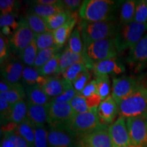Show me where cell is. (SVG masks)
Segmentation results:
<instances>
[{"mask_svg": "<svg viewBox=\"0 0 147 147\" xmlns=\"http://www.w3.org/2000/svg\"><path fill=\"white\" fill-rule=\"evenodd\" d=\"M69 104H59L51 101L48 104V121L50 128L65 129L74 115Z\"/></svg>", "mask_w": 147, "mask_h": 147, "instance_id": "obj_8", "label": "cell"}, {"mask_svg": "<svg viewBox=\"0 0 147 147\" xmlns=\"http://www.w3.org/2000/svg\"><path fill=\"white\" fill-rule=\"evenodd\" d=\"M35 34L29 28L25 18H21L18 22V27L8 39V47L14 55L19 56L34 40Z\"/></svg>", "mask_w": 147, "mask_h": 147, "instance_id": "obj_7", "label": "cell"}, {"mask_svg": "<svg viewBox=\"0 0 147 147\" xmlns=\"http://www.w3.org/2000/svg\"><path fill=\"white\" fill-rule=\"evenodd\" d=\"M11 113H12V105L5 102L3 98L0 97V115H1V126L11 123Z\"/></svg>", "mask_w": 147, "mask_h": 147, "instance_id": "obj_43", "label": "cell"}, {"mask_svg": "<svg viewBox=\"0 0 147 147\" xmlns=\"http://www.w3.org/2000/svg\"><path fill=\"white\" fill-rule=\"evenodd\" d=\"M71 14L72 13H70L68 11L63 10L54 14V15L45 18L44 19L47 23L49 31L53 32V31L59 28L62 25H63L66 22L68 21Z\"/></svg>", "mask_w": 147, "mask_h": 147, "instance_id": "obj_28", "label": "cell"}, {"mask_svg": "<svg viewBox=\"0 0 147 147\" xmlns=\"http://www.w3.org/2000/svg\"><path fill=\"white\" fill-rule=\"evenodd\" d=\"M94 75L99 76H117L125 71L123 64L117 57L93 63L92 67Z\"/></svg>", "mask_w": 147, "mask_h": 147, "instance_id": "obj_15", "label": "cell"}, {"mask_svg": "<svg viewBox=\"0 0 147 147\" xmlns=\"http://www.w3.org/2000/svg\"><path fill=\"white\" fill-rule=\"evenodd\" d=\"M59 1H57V0H36L34 1V2L38 4H42V5H53L56 4Z\"/></svg>", "mask_w": 147, "mask_h": 147, "instance_id": "obj_52", "label": "cell"}, {"mask_svg": "<svg viewBox=\"0 0 147 147\" xmlns=\"http://www.w3.org/2000/svg\"><path fill=\"white\" fill-rule=\"evenodd\" d=\"M134 22L138 23H147V1L146 0L136 1Z\"/></svg>", "mask_w": 147, "mask_h": 147, "instance_id": "obj_40", "label": "cell"}, {"mask_svg": "<svg viewBox=\"0 0 147 147\" xmlns=\"http://www.w3.org/2000/svg\"><path fill=\"white\" fill-rule=\"evenodd\" d=\"M3 137L7 138L12 141L16 147H29L26 141L20 136L15 131L5 132L3 133Z\"/></svg>", "mask_w": 147, "mask_h": 147, "instance_id": "obj_45", "label": "cell"}, {"mask_svg": "<svg viewBox=\"0 0 147 147\" xmlns=\"http://www.w3.org/2000/svg\"><path fill=\"white\" fill-rule=\"evenodd\" d=\"M1 147H16L14 143L5 137H3L1 142Z\"/></svg>", "mask_w": 147, "mask_h": 147, "instance_id": "obj_51", "label": "cell"}, {"mask_svg": "<svg viewBox=\"0 0 147 147\" xmlns=\"http://www.w3.org/2000/svg\"><path fill=\"white\" fill-rule=\"evenodd\" d=\"M25 19H26L29 28L35 34V36L47 32H51L48 28L44 18L40 17L36 14L29 12L26 14Z\"/></svg>", "mask_w": 147, "mask_h": 147, "instance_id": "obj_26", "label": "cell"}, {"mask_svg": "<svg viewBox=\"0 0 147 147\" xmlns=\"http://www.w3.org/2000/svg\"><path fill=\"white\" fill-rule=\"evenodd\" d=\"M15 131L21 136L29 144V147H34V129L30 123L27 121L17 125Z\"/></svg>", "mask_w": 147, "mask_h": 147, "instance_id": "obj_34", "label": "cell"}, {"mask_svg": "<svg viewBox=\"0 0 147 147\" xmlns=\"http://www.w3.org/2000/svg\"><path fill=\"white\" fill-rule=\"evenodd\" d=\"M88 69L87 65L84 62H79L73 64L66 69L63 72L61 73L63 78L65 80L72 83L85 70Z\"/></svg>", "mask_w": 147, "mask_h": 147, "instance_id": "obj_35", "label": "cell"}, {"mask_svg": "<svg viewBox=\"0 0 147 147\" xmlns=\"http://www.w3.org/2000/svg\"><path fill=\"white\" fill-rule=\"evenodd\" d=\"M63 3L65 10L70 13H76L80 10L82 1L80 0H63Z\"/></svg>", "mask_w": 147, "mask_h": 147, "instance_id": "obj_48", "label": "cell"}, {"mask_svg": "<svg viewBox=\"0 0 147 147\" xmlns=\"http://www.w3.org/2000/svg\"><path fill=\"white\" fill-rule=\"evenodd\" d=\"M108 132L113 147H128L131 142L126 124V119L119 117L108 126Z\"/></svg>", "mask_w": 147, "mask_h": 147, "instance_id": "obj_13", "label": "cell"}, {"mask_svg": "<svg viewBox=\"0 0 147 147\" xmlns=\"http://www.w3.org/2000/svg\"><path fill=\"white\" fill-rule=\"evenodd\" d=\"M62 48L63 47L55 46V47L49 48V49L38 51V55H37L36 61H35L34 67L37 69L40 68L45 63H47L49 60H51L53 57L59 53Z\"/></svg>", "mask_w": 147, "mask_h": 147, "instance_id": "obj_31", "label": "cell"}, {"mask_svg": "<svg viewBox=\"0 0 147 147\" xmlns=\"http://www.w3.org/2000/svg\"><path fill=\"white\" fill-rule=\"evenodd\" d=\"M67 48L76 54H84V45L78 27L74 28L68 39Z\"/></svg>", "mask_w": 147, "mask_h": 147, "instance_id": "obj_33", "label": "cell"}, {"mask_svg": "<svg viewBox=\"0 0 147 147\" xmlns=\"http://www.w3.org/2000/svg\"><path fill=\"white\" fill-rule=\"evenodd\" d=\"M77 94L78 93L74 89L72 84L69 83L61 94L52 99L51 101L56 103H59V104H69Z\"/></svg>", "mask_w": 147, "mask_h": 147, "instance_id": "obj_41", "label": "cell"}, {"mask_svg": "<svg viewBox=\"0 0 147 147\" xmlns=\"http://www.w3.org/2000/svg\"><path fill=\"white\" fill-rule=\"evenodd\" d=\"M97 108L87 113H75L66 125L65 129L76 138L83 136L102 125L97 113Z\"/></svg>", "mask_w": 147, "mask_h": 147, "instance_id": "obj_5", "label": "cell"}, {"mask_svg": "<svg viewBox=\"0 0 147 147\" xmlns=\"http://www.w3.org/2000/svg\"><path fill=\"white\" fill-rule=\"evenodd\" d=\"M80 94L84 97H89L95 95H99L98 91H97V82L95 81V80H91L84 87L83 90H82Z\"/></svg>", "mask_w": 147, "mask_h": 147, "instance_id": "obj_47", "label": "cell"}, {"mask_svg": "<svg viewBox=\"0 0 147 147\" xmlns=\"http://www.w3.org/2000/svg\"><path fill=\"white\" fill-rule=\"evenodd\" d=\"M34 147H49L48 131L45 126L34 127Z\"/></svg>", "mask_w": 147, "mask_h": 147, "instance_id": "obj_39", "label": "cell"}, {"mask_svg": "<svg viewBox=\"0 0 147 147\" xmlns=\"http://www.w3.org/2000/svg\"><path fill=\"white\" fill-rule=\"evenodd\" d=\"M18 2L14 0H1L0 1V10L1 14H16V10H18Z\"/></svg>", "mask_w": 147, "mask_h": 147, "instance_id": "obj_44", "label": "cell"}, {"mask_svg": "<svg viewBox=\"0 0 147 147\" xmlns=\"http://www.w3.org/2000/svg\"><path fill=\"white\" fill-rule=\"evenodd\" d=\"M25 96H26V92L24 86L21 83L10 91L0 93V97L3 98L5 102L11 105H13L20 101L24 100Z\"/></svg>", "mask_w": 147, "mask_h": 147, "instance_id": "obj_29", "label": "cell"}, {"mask_svg": "<svg viewBox=\"0 0 147 147\" xmlns=\"http://www.w3.org/2000/svg\"><path fill=\"white\" fill-rule=\"evenodd\" d=\"M145 117V118H146V119H147V114H146V116H145V117Z\"/></svg>", "mask_w": 147, "mask_h": 147, "instance_id": "obj_55", "label": "cell"}, {"mask_svg": "<svg viewBox=\"0 0 147 147\" xmlns=\"http://www.w3.org/2000/svg\"><path fill=\"white\" fill-rule=\"evenodd\" d=\"M61 53L62 52H60L57 54L42 67L38 69V71L42 76L45 77H52L53 75L61 73L59 65V60Z\"/></svg>", "mask_w": 147, "mask_h": 147, "instance_id": "obj_30", "label": "cell"}, {"mask_svg": "<svg viewBox=\"0 0 147 147\" xmlns=\"http://www.w3.org/2000/svg\"><path fill=\"white\" fill-rule=\"evenodd\" d=\"M147 32V23L141 24L136 22L121 25L119 23L114 41L117 52L121 53L131 49Z\"/></svg>", "mask_w": 147, "mask_h": 147, "instance_id": "obj_4", "label": "cell"}, {"mask_svg": "<svg viewBox=\"0 0 147 147\" xmlns=\"http://www.w3.org/2000/svg\"><path fill=\"white\" fill-rule=\"evenodd\" d=\"M27 115V102L25 100L12 105L10 122L19 125L26 121Z\"/></svg>", "mask_w": 147, "mask_h": 147, "instance_id": "obj_27", "label": "cell"}, {"mask_svg": "<svg viewBox=\"0 0 147 147\" xmlns=\"http://www.w3.org/2000/svg\"><path fill=\"white\" fill-rule=\"evenodd\" d=\"M127 63L136 71H140L147 67V34L129 49Z\"/></svg>", "mask_w": 147, "mask_h": 147, "instance_id": "obj_12", "label": "cell"}, {"mask_svg": "<svg viewBox=\"0 0 147 147\" xmlns=\"http://www.w3.org/2000/svg\"><path fill=\"white\" fill-rule=\"evenodd\" d=\"M24 88L26 92L27 102L40 106H46L51 102V99L45 94L41 86H24Z\"/></svg>", "mask_w": 147, "mask_h": 147, "instance_id": "obj_22", "label": "cell"}, {"mask_svg": "<svg viewBox=\"0 0 147 147\" xmlns=\"http://www.w3.org/2000/svg\"><path fill=\"white\" fill-rule=\"evenodd\" d=\"M35 40L38 51L55 47V42L53 32H47L35 36Z\"/></svg>", "mask_w": 147, "mask_h": 147, "instance_id": "obj_36", "label": "cell"}, {"mask_svg": "<svg viewBox=\"0 0 147 147\" xmlns=\"http://www.w3.org/2000/svg\"><path fill=\"white\" fill-rule=\"evenodd\" d=\"M78 16L76 13H72L69 18V20L66 23L58 28L56 30L53 31V34L54 36L55 45L58 47H63V45L67 40L69 39V36H71V33L74 31L75 25L78 22Z\"/></svg>", "mask_w": 147, "mask_h": 147, "instance_id": "obj_19", "label": "cell"}, {"mask_svg": "<svg viewBox=\"0 0 147 147\" xmlns=\"http://www.w3.org/2000/svg\"><path fill=\"white\" fill-rule=\"evenodd\" d=\"M84 54L92 70L93 63L117 57L114 38L99 40L84 47Z\"/></svg>", "mask_w": 147, "mask_h": 147, "instance_id": "obj_6", "label": "cell"}, {"mask_svg": "<svg viewBox=\"0 0 147 147\" xmlns=\"http://www.w3.org/2000/svg\"><path fill=\"white\" fill-rule=\"evenodd\" d=\"M24 67L21 60L13 57H9L1 64V78L10 83H20V80H22Z\"/></svg>", "mask_w": 147, "mask_h": 147, "instance_id": "obj_14", "label": "cell"}, {"mask_svg": "<svg viewBox=\"0 0 147 147\" xmlns=\"http://www.w3.org/2000/svg\"><path fill=\"white\" fill-rule=\"evenodd\" d=\"M48 142L49 147H76V138L65 129L50 128Z\"/></svg>", "mask_w": 147, "mask_h": 147, "instance_id": "obj_16", "label": "cell"}, {"mask_svg": "<svg viewBox=\"0 0 147 147\" xmlns=\"http://www.w3.org/2000/svg\"><path fill=\"white\" fill-rule=\"evenodd\" d=\"M31 4L32 6L29 8V12H32L44 18L65 10L63 1H59L56 4L53 5L38 4L34 1H32Z\"/></svg>", "mask_w": 147, "mask_h": 147, "instance_id": "obj_21", "label": "cell"}, {"mask_svg": "<svg viewBox=\"0 0 147 147\" xmlns=\"http://www.w3.org/2000/svg\"><path fill=\"white\" fill-rule=\"evenodd\" d=\"M48 78L49 77L42 76L35 67L25 66L23 71L22 81L23 86L40 85L42 87L47 81Z\"/></svg>", "mask_w": 147, "mask_h": 147, "instance_id": "obj_24", "label": "cell"}, {"mask_svg": "<svg viewBox=\"0 0 147 147\" xmlns=\"http://www.w3.org/2000/svg\"><path fill=\"white\" fill-rule=\"evenodd\" d=\"M79 62H84V63H85L88 69L89 70V63H88L87 58L84 56V54H76V53L71 52L68 48L66 47L62 51L60 57L59 65L61 72H63L66 69L68 68L69 66L72 65L74 63H79Z\"/></svg>", "mask_w": 147, "mask_h": 147, "instance_id": "obj_23", "label": "cell"}, {"mask_svg": "<svg viewBox=\"0 0 147 147\" xmlns=\"http://www.w3.org/2000/svg\"><path fill=\"white\" fill-rule=\"evenodd\" d=\"M38 53V49L37 47L35 38L31 44L27 47L25 50L22 51L19 55L20 60L23 65L27 67H34L35 61Z\"/></svg>", "mask_w": 147, "mask_h": 147, "instance_id": "obj_32", "label": "cell"}, {"mask_svg": "<svg viewBox=\"0 0 147 147\" xmlns=\"http://www.w3.org/2000/svg\"><path fill=\"white\" fill-rule=\"evenodd\" d=\"M76 147H113L108 125H102L93 131L77 138Z\"/></svg>", "mask_w": 147, "mask_h": 147, "instance_id": "obj_9", "label": "cell"}, {"mask_svg": "<svg viewBox=\"0 0 147 147\" xmlns=\"http://www.w3.org/2000/svg\"><path fill=\"white\" fill-rule=\"evenodd\" d=\"M126 124L131 144L147 147V119L144 117L126 119Z\"/></svg>", "mask_w": 147, "mask_h": 147, "instance_id": "obj_10", "label": "cell"}, {"mask_svg": "<svg viewBox=\"0 0 147 147\" xmlns=\"http://www.w3.org/2000/svg\"><path fill=\"white\" fill-rule=\"evenodd\" d=\"M119 24L116 21L90 22L80 19L78 27L84 47L99 40L114 38Z\"/></svg>", "mask_w": 147, "mask_h": 147, "instance_id": "obj_2", "label": "cell"}, {"mask_svg": "<svg viewBox=\"0 0 147 147\" xmlns=\"http://www.w3.org/2000/svg\"><path fill=\"white\" fill-rule=\"evenodd\" d=\"M8 47L4 37L1 34L0 36V63L2 64L9 57Z\"/></svg>", "mask_w": 147, "mask_h": 147, "instance_id": "obj_49", "label": "cell"}, {"mask_svg": "<svg viewBox=\"0 0 147 147\" xmlns=\"http://www.w3.org/2000/svg\"><path fill=\"white\" fill-rule=\"evenodd\" d=\"M117 104L120 117L125 119L145 117L147 114V87L140 84L131 94Z\"/></svg>", "mask_w": 147, "mask_h": 147, "instance_id": "obj_3", "label": "cell"}, {"mask_svg": "<svg viewBox=\"0 0 147 147\" xmlns=\"http://www.w3.org/2000/svg\"><path fill=\"white\" fill-rule=\"evenodd\" d=\"M19 84V83H18ZM18 84H12L1 78L0 82V93H3L15 88Z\"/></svg>", "mask_w": 147, "mask_h": 147, "instance_id": "obj_50", "label": "cell"}, {"mask_svg": "<svg viewBox=\"0 0 147 147\" xmlns=\"http://www.w3.org/2000/svg\"><path fill=\"white\" fill-rule=\"evenodd\" d=\"M69 104L74 113L77 114L87 113L91 110L88 104L87 98L78 93L74 97Z\"/></svg>", "mask_w": 147, "mask_h": 147, "instance_id": "obj_38", "label": "cell"}, {"mask_svg": "<svg viewBox=\"0 0 147 147\" xmlns=\"http://www.w3.org/2000/svg\"><path fill=\"white\" fill-rule=\"evenodd\" d=\"M1 34L3 37L9 36L12 35V32H11V27L8 26H4L1 28Z\"/></svg>", "mask_w": 147, "mask_h": 147, "instance_id": "obj_53", "label": "cell"}, {"mask_svg": "<svg viewBox=\"0 0 147 147\" xmlns=\"http://www.w3.org/2000/svg\"><path fill=\"white\" fill-rule=\"evenodd\" d=\"M97 113L101 123L106 125L113 123L119 115V108L112 95L101 102Z\"/></svg>", "mask_w": 147, "mask_h": 147, "instance_id": "obj_17", "label": "cell"}, {"mask_svg": "<svg viewBox=\"0 0 147 147\" xmlns=\"http://www.w3.org/2000/svg\"><path fill=\"white\" fill-rule=\"evenodd\" d=\"M95 81L97 82V91L102 100H105L110 96V81L109 76H99L95 77Z\"/></svg>", "mask_w": 147, "mask_h": 147, "instance_id": "obj_37", "label": "cell"}, {"mask_svg": "<svg viewBox=\"0 0 147 147\" xmlns=\"http://www.w3.org/2000/svg\"><path fill=\"white\" fill-rule=\"evenodd\" d=\"M90 78H91L90 71L89 69H87L83 71L74 81L72 82L71 84L77 93L80 94L81 93L84 87L90 82Z\"/></svg>", "mask_w": 147, "mask_h": 147, "instance_id": "obj_42", "label": "cell"}, {"mask_svg": "<svg viewBox=\"0 0 147 147\" xmlns=\"http://www.w3.org/2000/svg\"><path fill=\"white\" fill-rule=\"evenodd\" d=\"M128 147H136V146H134V145H131V146H128Z\"/></svg>", "mask_w": 147, "mask_h": 147, "instance_id": "obj_54", "label": "cell"}, {"mask_svg": "<svg viewBox=\"0 0 147 147\" xmlns=\"http://www.w3.org/2000/svg\"><path fill=\"white\" fill-rule=\"evenodd\" d=\"M69 83L70 82L63 78L52 76L48 78L45 83L42 86V88L45 94L52 100L61 94Z\"/></svg>", "mask_w": 147, "mask_h": 147, "instance_id": "obj_20", "label": "cell"}, {"mask_svg": "<svg viewBox=\"0 0 147 147\" xmlns=\"http://www.w3.org/2000/svg\"><path fill=\"white\" fill-rule=\"evenodd\" d=\"M139 82L134 77L129 76H121L114 77L112 84V97L119 102L123 100L135 91L139 86Z\"/></svg>", "mask_w": 147, "mask_h": 147, "instance_id": "obj_11", "label": "cell"}, {"mask_svg": "<svg viewBox=\"0 0 147 147\" xmlns=\"http://www.w3.org/2000/svg\"><path fill=\"white\" fill-rule=\"evenodd\" d=\"M146 1H147V0H146Z\"/></svg>", "mask_w": 147, "mask_h": 147, "instance_id": "obj_56", "label": "cell"}, {"mask_svg": "<svg viewBox=\"0 0 147 147\" xmlns=\"http://www.w3.org/2000/svg\"><path fill=\"white\" fill-rule=\"evenodd\" d=\"M136 1L127 0L123 1L119 12V24L123 25L131 23L134 20Z\"/></svg>", "mask_w": 147, "mask_h": 147, "instance_id": "obj_25", "label": "cell"}, {"mask_svg": "<svg viewBox=\"0 0 147 147\" xmlns=\"http://www.w3.org/2000/svg\"><path fill=\"white\" fill-rule=\"evenodd\" d=\"M117 3L109 0H85L78 11L82 20L90 22L115 21Z\"/></svg>", "mask_w": 147, "mask_h": 147, "instance_id": "obj_1", "label": "cell"}, {"mask_svg": "<svg viewBox=\"0 0 147 147\" xmlns=\"http://www.w3.org/2000/svg\"><path fill=\"white\" fill-rule=\"evenodd\" d=\"M14 15L15 14H6V15L1 14V16H0V27L1 28L4 26H8L15 31L18 27V23L16 21Z\"/></svg>", "mask_w": 147, "mask_h": 147, "instance_id": "obj_46", "label": "cell"}, {"mask_svg": "<svg viewBox=\"0 0 147 147\" xmlns=\"http://www.w3.org/2000/svg\"><path fill=\"white\" fill-rule=\"evenodd\" d=\"M27 102L26 121L34 127L45 126L48 121V104L46 106L35 105Z\"/></svg>", "mask_w": 147, "mask_h": 147, "instance_id": "obj_18", "label": "cell"}]
</instances>
